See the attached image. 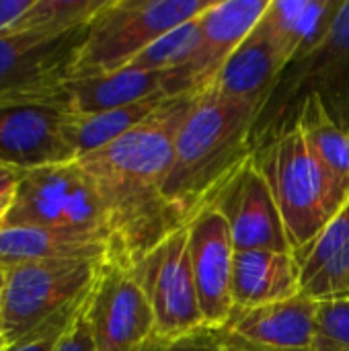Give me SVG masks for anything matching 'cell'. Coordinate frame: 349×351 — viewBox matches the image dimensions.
<instances>
[{
	"instance_id": "1",
	"label": "cell",
	"mask_w": 349,
	"mask_h": 351,
	"mask_svg": "<svg viewBox=\"0 0 349 351\" xmlns=\"http://www.w3.org/2000/svg\"><path fill=\"white\" fill-rule=\"evenodd\" d=\"M193 101L195 95L169 97L134 130L78 158L103 206L107 255L132 267L183 226L165 195V181Z\"/></svg>"
},
{
	"instance_id": "2",
	"label": "cell",
	"mask_w": 349,
	"mask_h": 351,
	"mask_svg": "<svg viewBox=\"0 0 349 351\" xmlns=\"http://www.w3.org/2000/svg\"><path fill=\"white\" fill-rule=\"evenodd\" d=\"M257 115V105L228 99L214 86L195 95L177 132L165 181V195L183 226L210 204L222 183L255 152L253 128Z\"/></svg>"
},
{
	"instance_id": "3",
	"label": "cell",
	"mask_w": 349,
	"mask_h": 351,
	"mask_svg": "<svg viewBox=\"0 0 349 351\" xmlns=\"http://www.w3.org/2000/svg\"><path fill=\"white\" fill-rule=\"evenodd\" d=\"M319 97L349 132V0H344L327 35L296 56L278 76L253 128V150L292 130L302 103Z\"/></svg>"
},
{
	"instance_id": "4",
	"label": "cell",
	"mask_w": 349,
	"mask_h": 351,
	"mask_svg": "<svg viewBox=\"0 0 349 351\" xmlns=\"http://www.w3.org/2000/svg\"><path fill=\"white\" fill-rule=\"evenodd\" d=\"M214 0H105L84 27L70 78L117 72L175 27L204 14Z\"/></svg>"
},
{
	"instance_id": "5",
	"label": "cell",
	"mask_w": 349,
	"mask_h": 351,
	"mask_svg": "<svg viewBox=\"0 0 349 351\" xmlns=\"http://www.w3.org/2000/svg\"><path fill=\"white\" fill-rule=\"evenodd\" d=\"M284 220L294 255L306 251L341 210L298 128L253 152Z\"/></svg>"
},
{
	"instance_id": "6",
	"label": "cell",
	"mask_w": 349,
	"mask_h": 351,
	"mask_svg": "<svg viewBox=\"0 0 349 351\" xmlns=\"http://www.w3.org/2000/svg\"><path fill=\"white\" fill-rule=\"evenodd\" d=\"M12 226L76 230L107 239L103 206L78 160L21 171L12 206L0 228Z\"/></svg>"
},
{
	"instance_id": "7",
	"label": "cell",
	"mask_w": 349,
	"mask_h": 351,
	"mask_svg": "<svg viewBox=\"0 0 349 351\" xmlns=\"http://www.w3.org/2000/svg\"><path fill=\"white\" fill-rule=\"evenodd\" d=\"M101 261L58 259L2 269L0 337L4 346L19 341L74 304L91 288Z\"/></svg>"
},
{
	"instance_id": "8",
	"label": "cell",
	"mask_w": 349,
	"mask_h": 351,
	"mask_svg": "<svg viewBox=\"0 0 349 351\" xmlns=\"http://www.w3.org/2000/svg\"><path fill=\"white\" fill-rule=\"evenodd\" d=\"M86 319L97 351H138L154 333V313L136 269L105 257L86 296Z\"/></svg>"
},
{
	"instance_id": "9",
	"label": "cell",
	"mask_w": 349,
	"mask_h": 351,
	"mask_svg": "<svg viewBox=\"0 0 349 351\" xmlns=\"http://www.w3.org/2000/svg\"><path fill=\"white\" fill-rule=\"evenodd\" d=\"M86 27V25H84ZM84 27L60 37L12 33L0 39V107L58 99L70 80Z\"/></svg>"
},
{
	"instance_id": "10",
	"label": "cell",
	"mask_w": 349,
	"mask_h": 351,
	"mask_svg": "<svg viewBox=\"0 0 349 351\" xmlns=\"http://www.w3.org/2000/svg\"><path fill=\"white\" fill-rule=\"evenodd\" d=\"M134 269L152 306L156 333L181 335L206 325L193 282L185 226L171 232Z\"/></svg>"
},
{
	"instance_id": "11",
	"label": "cell",
	"mask_w": 349,
	"mask_h": 351,
	"mask_svg": "<svg viewBox=\"0 0 349 351\" xmlns=\"http://www.w3.org/2000/svg\"><path fill=\"white\" fill-rule=\"evenodd\" d=\"M226 220L237 251L269 249L294 253L272 189L253 154L210 199Z\"/></svg>"
},
{
	"instance_id": "12",
	"label": "cell",
	"mask_w": 349,
	"mask_h": 351,
	"mask_svg": "<svg viewBox=\"0 0 349 351\" xmlns=\"http://www.w3.org/2000/svg\"><path fill=\"white\" fill-rule=\"evenodd\" d=\"M70 111L60 99L27 101L0 107V165L29 171L76 160L66 123Z\"/></svg>"
},
{
	"instance_id": "13",
	"label": "cell",
	"mask_w": 349,
	"mask_h": 351,
	"mask_svg": "<svg viewBox=\"0 0 349 351\" xmlns=\"http://www.w3.org/2000/svg\"><path fill=\"white\" fill-rule=\"evenodd\" d=\"M267 4L269 0H214L200 14L202 39L193 58L181 70L171 72L169 95H197L212 86L226 60L257 27Z\"/></svg>"
},
{
	"instance_id": "14",
	"label": "cell",
	"mask_w": 349,
	"mask_h": 351,
	"mask_svg": "<svg viewBox=\"0 0 349 351\" xmlns=\"http://www.w3.org/2000/svg\"><path fill=\"white\" fill-rule=\"evenodd\" d=\"M189 261L206 325L222 327L232 311L234 245L224 216L214 206H204L187 222Z\"/></svg>"
},
{
	"instance_id": "15",
	"label": "cell",
	"mask_w": 349,
	"mask_h": 351,
	"mask_svg": "<svg viewBox=\"0 0 349 351\" xmlns=\"http://www.w3.org/2000/svg\"><path fill=\"white\" fill-rule=\"evenodd\" d=\"M317 302L296 296L286 302L239 311L220 327L222 351H315Z\"/></svg>"
},
{
	"instance_id": "16",
	"label": "cell",
	"mask_w": 349,
	"mask_h": 351,
	"mask_svg": "<svg viewBox=\"0 0 349 351\" xmlns=\"http://www.w3.org/2000/svg\"><path fill=\"white\" fill-rule=\"evenodd\" d=\"M302 294L300 265L294 253L251 249L234 253L232 302L239 311L261 308Z\"/></svg>"
},
{
	"instance_id": "17",
	"label": "cell",
	"mask_w": 349,
	"mask_h": 351,
	"mask_svg": "<svg viewBox=\"0 0 349 351\" xmlns=\"http://www.w3.org/2000/svg\"><path fill=\"white\" fill-rule=\"evenodd\" d=\"M169 82L171 72L121 68L111 74L70 78L58 90V99L70 113L91 115L119 109L152 97H171Z\"/></svg>"
},
{
	"instance_id": "18",
	"label": "cell",
	"mask_w": 349,
	"mask_h": 351,
	"mask_svg": "<svg viewBox=\"0 0 349 351\" xmlns=\"http://www.w3.org/2000/svg\"><path fill=\"white\" fill-rule=\"evenodd\" d=\"M107 253V239L99 234L39 226L0 228V269L58 259L101 261Z\"/></svg>"
},
{
	"instance_id": "19",
	"label": "cell",
	"mask_w": 349,
	"mask_h": 351,
	"mask_svg": "<svg viewBox=\"0 0 349 351\" xmlns=\"http://www.w3.org/2000/svg\"><path fill=\"white\" fill-rule=\"evenodd\" d=\"M296 259L302 296L315 302L349 296V199Z\"/></svg>"
},
{
	"instance_id": "20",
	"label": "cell",
	"mask_w": 349,
	"mask_h": 351,
	"mask_svg": "<svg viewBox=\"0 0 349 351\" xmlns=\"http://www.w3.org/2000/svg\"><path fill=\"white\" fill-rule=\"evenodd\" d=\"M284 68L286 66L280 53L276 51L272 39L257 23L249 37L226 60V64L214 78L212 86L220 95L253 103L261 111L265 99L269 97Z\"/></svg>"
},
{
	"instance_id": "21",
	"label": "cell",
	"mask_w": 349,
	"mask_h": 351,
	"mask_svg": "<svg viewBox=\"0 0 349 351\" xmlns=\"http://www.w3.org/2000/svg\"><path fill=\"white\" fill-rule=\"evenodd\" d=\"M344 0H269L259 25L284 66L317 45L333 25Z\"/></svg>"
},
{
	"instance_id": "22",
	"label": "cell",
	"mask_w": 349,
	"mask_h": 351,
	"mask_svg": "<svg viewBox=\"0 0 349 351\" xmlns=\"http://www.w3.org/2000/svg\"><path fill=\"white\" fill-rule=\"evenodd\" d=\"M294 128L304 136L329 181L337 206L344 208L349 199V132L331 117L319 97H311L302 103Z\"/></svg>"
},
{
	"instance_id": "23",
	"label": "cell",
	"mask_w": 349,
	"mask_h": 351,
	"mask_svg": "<svg viewBox=\"0 0 349 351\" xmlns=\"http://www.w3.org/2000/svg\"><path fill=\"white\" fill-rule=\"evenodd\" d=\"M167 99L169 97H152L119 109L91 113V115L70 113L66 123V138L76 160L111 144L113 140L134 130L138 123L148 119Z\"/></svg>"
},
{
	"instance_id": "24",
	"label": "cell",
	"mask_w": 349,
	"mask_h": 351,
	"mask_svg": "<svg viewBox=\"0 0 349 351\" xmlns=\"http://www.w3.org/2000/svg\"><path fill=\"white\" fill-rule=\"evenodd\" d=\"M105 0H33L12 33L68 35L82 29Z\"/></svg>"
},
{
	"instance_id": "25",
	"label": "cell",
	"mask_w": 349,
	"mask_h": 351,
	"mask_svg": "<svg viewBox=\"0 0 349 351\" xmlns=\"http://www.w3.org/2000/svg\"><path fill=\"white\" fill-rule=\"evenodd\" d=\"M202 39V29H200V16L191 19L160 39H156L150 47H146L138 58L130 62L125 68H136V70H152V72H175L181 70L195 53L197 45Z\"/></svg>"
},
{
	"instance_id": "26",
	"label": "cell",
	"mask_w": 349,
	"mask_h": 351,
	"mask_svg": "<svg viewBox=\"0 0 349 351\" xmlns=\"http://www.w3.org/2000/svg\"><path fill=\"white\" fill-rule=\"evenodd\" d=\"M315 351H349V296L317 302Z\"/></svg>"
},
{
	"instance_id": "27",
	"label": "cell",
	"mask_w": 349,
	"mask_h": 351,
	"mask_svg": "<svg viewBox=\"0 0 349 351\" xmlns=\"http://www.w3.org/2000/svg\"><path fill=\"white\" fill-rule=\"evenodd\" d=\"M88 292V290H86ZM86 292L70 306L62 308L60 313H56L51 319H47L41 327H37L35 331L27 333L25 337H21L19 341L10 343V346H4L2 351H53L56 343L60 341V337L64 335V331L68 329L70 321L74 319L76 311L80 308Z\"/></svg>"
},
{
	"instance_id": "28",
	"label": "cell",
	"mask_w": 349,
	"mask_h": 351,
	"mask_svg": "<svg viewBox=\"0 0 349 351\" xmlns=\"http://www.w3.org/2000/svg\"><path fill=\"white\" fill-rule=\"evenodd\" d=\"M138 351H222L220 327L204 325L181 335L154 333Z\"/></svg>"
},
{
	"instance_id": "29",
	"label": "cell",
	"mask_w": 349,
	"mask_h": 351,
	"mask_svg": "<svg viewBox=\"0 0 349 351\" xmlns=\"http://www.w3.org/2000/svg\"><path fill=\"white\" fill-rule=\"evenodd\" d=\"M86 296H88V292H86ZM86 296H84L80 308L76 311L74 319L70 321L68 329L56 343L53 351H97L95 341H93V333H91V325L86 319Z\"/></svg>"
},
{
	"instance_id": "30",
	"label": "cell",
	"mask_w": 349,
	"mask_h": 351,
	"mask_svg": "<svg viewBox=\"0 0 349 351\" xmlns=\"http://www.w3.org/2000/svg\"><path fill=\"white\" fill-rule=\"evenodd\" d=\"M33 0H0V39L12 35Z\"/></svg>"
},
{
	"instance_id": "31",
	"label": "cell",
	"mask_w": 349,
	"mask_h": 351,
	"mask_svg": "<svg viewBox=\"0 0 349 351\" xmlns=\"http://www.w3.org/2000/svg\"><path fill=\"white\" fill-rule=\"evenodd\" d=\"M16 183H19V173H12V175L0 179V226L12 206V199L16 193Z\"/></svg>"
},
{
	"instance_id": "32",
	"label": "cell",
	"mask_w": 349,
	"mask_h": 351,
	"mask_svg": "<svg viewBox=\"0 0 349 351\" xmlns=\"http://www.w3.org/2000/svg\"><path fill=\"white\" fill-rule=\"evenodd\" d=\"M12 173H21V171H14V169H8V167L0 165V179L8 177V175H12Z\"/></svg>"
},
{
	"instance_id": "33",
	"label": "cell",
	"mask_w": 349,
	"mask_h": 351,
	"mask_svg": "<svg viewBox=\"0 0 349 351\" xmlns=\"http://www.w3.org/2000/svg\"><path fill=\"white\" fill-rule=\"evenodd\" d=\"M0 319H2V269H0ZM4 350V341L0 337V351Z\"/></svg>"
}]
</instances>
